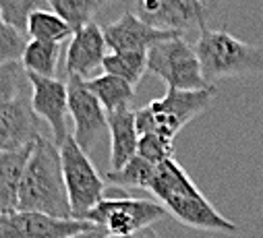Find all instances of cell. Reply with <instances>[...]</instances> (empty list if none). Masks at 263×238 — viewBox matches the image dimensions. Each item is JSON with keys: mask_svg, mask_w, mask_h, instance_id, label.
<instances>
[{"mask_svg": "<svg viewBox=\"0 0 263 238\" xmlns=\"http://www.w3.org/2000/svg\"><path fill=\"white\" fill-rule=\"evenodd\" d=\"M149 193L160 199V203L172 217L189 228L222 234L238 232V226L224 217L208 201V197L199 191V187L193 183V178L176 160H166L156 166Z\"/></svg>", "mask_w": 263, "mask_h": 238, "instance_id": "obj_1", "label": "cell"}, {"mask_svg": "<svg viewBox=\"0 0 263 238\" xmlns=\"http://www.w3.org/2000/svg\"><path fill=\"white\" fill-rule=\"evenodd\" d=\"M17 209L40 211L54 217H73L62 178L60 147L44 135L35 139L25 164L19 185Z\"/></svg>", "mask_w": 263, "mask_h": 238, "instance_id": "obj_2", "label": "cell"}, {"mask_svg": "<svg viewBox=\"0 0 263 238\" xmlns=\"http://www.w3.org/2000/svg\"><path fill=\"white\" fill-rule=\"evenodd\" d=\"M208 83L214 79L263 75V44H249L224 29L203 27L195 42Z\"/></svg>", "mask_w": 263, "mask_h": 238, "instance_id": "obj_3", "label": "cell"}, {"mask_svg": "<svg viewBox=\"0 0 263 238\" xmlns=\"http://www.w3.org/2000/svg\"><path fill=\"white\" fill-rule=\"evenodd\" d=\"M218 89L214 85L203 89H166L158 100H152L147 106L135 110L137 133H156L170 141L193 121L201 116L212 102L216 100Z\"/></svg>", "mask_w": 263, "mask_h": 238, "instance_id": "obj_4", "label": "cell"}, {"mask_svg": "<svg viewBox=\"0 0 263 238\" xmlns=\"http://www.w3.org/2000/svg\"><path fill=\"white\" fill-rule=\"evenodd\" d=\"M60 164L73 217L85 220V215L104 199L106 181L73 135H69L60 145Z\"/></svg>", "mask_w": 263, "mask_h": 238, "instance_id": "obj_5", "label": "cell"}, {"mask_svg": "<svg viewBox=\"0 0 263 238\" xmlns=\"http://www.w3.org/2000/svg\"><path fill=\"white\" fill-rule=\"evenodd\" d=\"M147 71L160 77L170 89H203L212 85L203 77L195 46L182 35L158 42L147 50Z\"/></svg>", "mask_w": 263, "mask_h": 238, "instance_id": "obj_6", "label": "cell"}, {"mask_svg": "<svg viewBox=\"0 0 263 238\" xmlns=\"http://www.w3.org/2000/svg\"><path fill=\"white\" fill-rule=\"evenodd\" d=\"M166 207L152 199H135V197H118V199H102L85 220L93 226L104 228L110 236H126L149 228L158 220L166 215Z\"/></svg>", "mask_w": 263, "mask_h": 238, "instance_id": "obj_7", "label": "cell"}, {"mask_svg": "<svg viewBox=\"0 0 263 238\" xmlns=\"http://www.w3.org/2000/svg\"><path fill=\"white\" fill-rule=\"evenodd\" d=\"M137 17L156 29L184 33L208 27L212 13L205 0H135Z\"/></svg>", "mask_w": 263, "mask_h": 238, "instance_id": "obj_8", "label": "cell"}, {"mask_svg": "<svg viewBox=\"0 0 263 238\" xmlns=\"http://www.w3.org/2000/svg\"><path fill=\"white\" fill-rule=\"evenodd\" d=\"M93 228L87 220L54 217L40 211L0 213V238H71Z\"/></svg>", "mask_w": 263, "mask_h": 238, "instance_id": "obj_9", "label": "cell"}, {"mask_svg": "<svg viewBox=\"0 0 263 238\" xmlns=\"http://www.w3.org/2000/svg\"><path fill=\"white\" fill-rule=\"evenodd\" d=\"M27 81L31 87L29 102L37 118L50 127L52 141L60 147L69 137L67 133V114H69V87L56 77H40L27 73Z\"/></svg>", "mask_w": 263, "mask_h": 238, "instance_id": "obj_10", "label": "cell"}, {"mask_svg": "<svg viewBox=\"0 0 263 238\" xmlns=\"http://www.w3.org/2000/svg\"><path fill=\"white\" fill-rule=\"evenodd\" d=\"M69 87V114L75 123V141L83 151H89L100 137V133L108 127V114L100 100L85 87V81L79 77L67 79Z\"/></svg>", "mask_w": 263, "mask_h": 238, "instance_id": "obj_11", "label": "cell"}, {"mask_svg": "<svg viewBox=\"0 0 263 238\" xmlns=\"http://www.w3.org/2000/svg\"><path fill=\"white\" fill-rule=\"evenodd\" d=\"M110 52H147L158 42L180 35L176 31L156 29L141 21L135 13H122L116 21L102 27Z\"/></svg>", "mask_w": 263, "mask_h": 238, "instance_id": "obj_12", "label": "cell"}, {"mask_svg": "<svg viewBox=\"0 0 263 238\" xmlns=\"http://www.w3.org/2000/svg\"><path fill=\"white\" fill-rule=\"evenodd\" d=\"M106 37L104 29L98 23H87L85 27L73 31L67 58H64V71L67 77H79V79H91V73L102 67L106 58Z\"/></svg>", "mask_w": 263, "mask_h": 238, "instance_id": "obj_13", "label": "cell"}, {"mask_svg": "<svg viewBox=\"0 0 263 238\" xmlns=\"http://www.w3.org/2000/svg\"><path fill=\"white\" fill-rule=\"evenodd\" d=\"M29 91L0 108V151H15L31 145L40 133V118L35 116Z\"/></svg>", "mask_w": 263, "mask_h": 238, "instance_id": "obj_14", "label": "cell"}, {"mask_svg": "<svg viewBox=\"0 0 263 238\" xmlns=\"http://www.w3.org/2000/svg\"><path fill=\"white\" fill-rule=\"evenodd\" d=\"M108 129H110V170H120L137 155V123L135 110L122 108L108 112Z\"/></svg>", "mask_w": 263, "mask_h": 238, "instance_id": "obj_15", "label": "cell"}, {"mask_svg": "<svg viewBox=\"0 0 263 238\" xmlns=\"http://www.w3.org/2000/svg\"><path fill=\"white\" fill-rule=\"evenodd\" d=\"M33 143L23 149H15V151H0V213L17 209L21 176H23Z\"/></svg>", "mask_w": 263, "mask_h": 238, "instance_id": "obj_16", "label": "cell"}, {"mask_svg": "<svg viewBox=\"0 0 263 238\" xmlns=\"http://www.w3.org/2000/svg\"><path fill=\"white\" fill-rule=\"evenodd\" d=\"M85 87L100 100L106 112H116L122 108H128V104L135 97V87L128 81L116 77V75H100L85 79Z\"/></svg>", "mask_w": 263, "mask_h": 238, "instance_id": "obj_17", "label": "cell"}, {"mask_svg": "<svg viewBox=\"0 0 263 238\" xmlns=\"http://www.w3.org/2000/svg\"><path fill=\"white\" fill-rule=\"evenodd\" d=\"M25 33L29 39L37 42H52V44H62L64 39H69L73 35V29L67 21H62L56 13L37 9L27 17Z\"/></svg>", "mask_w": 263, "mask_h": 238, "instance_id": "obj_18", "label": "cell"}, {"mask_svg": "<svg viewBox=\"0 0 263 238\" xmlns=\"http://www.w3.org/2000/svg\"><path fill=\"white\" fill-rule=\"evenodd\" d=\"M60 61V44L29 39L25 52L21 56V65L25 73H33L40 77H56Z\"/></svg>", "mask_w": 263, "mask_h": 238, "instance_id": "obj_19", "label": "cell"}, {"mask_svg": "<svg viewBox=\"0 0 263 238\" xmlns=\"http://www.w3.org/2000/svg\"><path fill=\"white\" fill-rule=\"evenodd\" d=\"M156 166L147 160H143L141 155H135L133 160H128L126 166H122L120 170H108L106 174V185L118 187V189H143L149 191V185L154 181L156 174Z\"/></svg>", "mask_w": 263, "mask_h": 238, "instance_id": "obj_20", "label": "cell"}, {"mask_svg": "<svg viewBox=\"0 0 263 238\" xmlns=\"http://www.w3.org/2000/svg\"><path fill=\"white\" fill-rule=\"evenodd\" d=\"M102 69L137 87L147 73V52H110L104 58Z\"/></svg>", "mask_w": 263, "mask_h": 238, "instance_id": "obj_21", "label": "cell"}, {"mask_svg": "<svg viewBox=\"0 0 263 238\" xmlns=\"http://www.w3.org/2000/svg\"><path fill=\"white\" fill-rule=\"evenodd\" d=\"M52 13H56L62 21H67L73 31L85 27L91 23L96 11H98V0H46Z\"/></svg>", "mask_w": 263, "mask_h": 238, "instance_id": "obj_22", "label": "cell"}, {"mask_svg": "<svg viewBox=\"0 0 263 238\" xmlns=\"http://www.w3.org/2000/svg\"><path fill=\"white\" fill-rule=\"evenodd\" d=\"M29 37L23 29L9 23L0 15V65H11L21 63V56L25 52Z\"/></svg>", "mask_w": 263, "mask_h": 238, "instance_id": "obj_23", "label": "cell"}, {"mask_svg": "<svg viewBox=\"0 0 263 238\" xmlns=\"http://www.w3.org/2000/svg\"><path fill=\"white\" fill-rule=\"evenodd\" d=\"M27 73L21 63L0 65V108L17 100L21 93L29 91Z\"/></svg>", "mask_w": 263, "mask_h": 238, "instance_id": "obj_24", "label": "cell"}, {"mask_svg": "<svg viewBox=\"0 0 263 238\" xmlns=\"http://www.w3.org/2000/svg\"><path fill=\"white\" fill-rule=\"evenodd\" d=\"M137 155H141L143 160H147L152 164H162L166 160H172L174 141H170L162 135H156V133H143V135H139Z\"/></svg>", "mask_w": 263, "mask_h": 238, "instance_id": "obj_25", "label": "cell"}, {"mask_svg": "<svg viewBox=\"0 0 263 238\" xmlns=\"http://www.w3.org/2000/svg\"><path fill=\"white\" fill-rule=\"evenodd\" d=\"M37 9H42V0H0V15L23 31L27 17Z\"/></svg>", "mask_w": 263, "mask_h": 238, "instance_id": "obj_26", "label": "cell"}, {"mask_svg": "<svg viewBox=\"0 0 263 238\" xmlns=\"http://www.w3.org/2000/svg\"><path fill=\"white\" fill-rule=\"evenodd\" d=\"M106 238H160V236H158V232L149 226V228H143V230H139V232L126 234V236H110V234H106Z\"/></svg>", "mask_w": 263, "mask_h": 238, "instance_id": "obj_27", "label": "cell"}, {"mask_svg": "<svg viewBox=\"0 0 263 238\" xmlns=\"http://www.w3.org/2000/svg\"><path fill=\"white\" fill-rule=\"evenodd\" d=\"M106 230L104 228H100V226H93V228H89V230H85V232H79V234H75V236H71V238H106Z\"/></svg>", "mask_w": 263, "mask_h": 238, "instance_id": "obj_28", "label": "cell"}, {"mask_svg": "<svg viewBox=\"0 0 263 238\" xmlns=\"http://www.w3.org/2000/svg\"><path fill=\"white\" fill-rule=\"evenodd\" d=\"M205 3L210 5V9H212V13H216V11L220 9V5L224 3V0H205Z\"/></svg>", "mask_w": 263, "mask_h": 238, "instance_id": "obj_29", "label": "cell"}, {"mask_svg": "<svg viewBox=\"0 0 263 238\" xmlns=\"http://www.w3.org/2000/svg\"><path fill=\"white\" fill-rule=\"evenodd\" d=\"M110 3H114V0H98V5H110Z\"/></svg>", "mask_w": 263, "mask_h": 238, "instance_id": "obj_30", "label": "cell"}]
</instances>
